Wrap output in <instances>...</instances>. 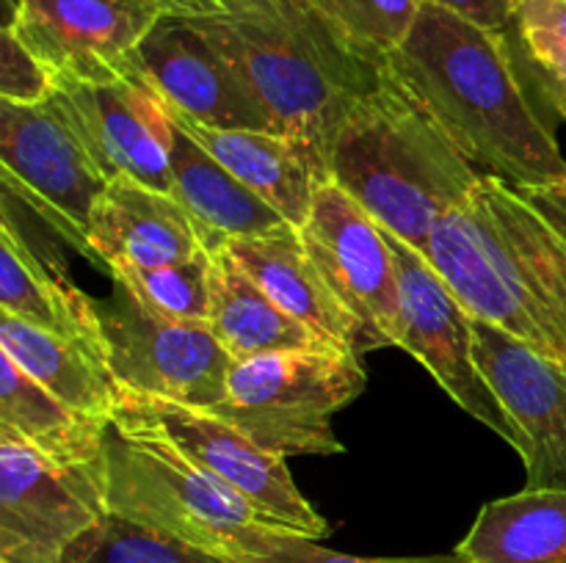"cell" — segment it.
<instances>
[{"label": "cell", "mask_w": 566, "mask_h": 563, "mask_svg": "<svg viewBox=\"0 0 566 563\" xmlns=\"http://www.w3.org/2000/svg\"><path fill=\"white\" fill-rule=\"evenodd\" d=\"M387 70L484 174L542 185L566 180L553 114L503 33L423 3Z\"/></svg>", "instance_id": "cell-1"}, {"label": "cell", "mask_w": 566, "mask_h": 563, "mask_svg": "<svg viewBox=\"0 0 566 563\" xmlns=\"http://www.w3.org/2000/svg\"><path fill=\"white\" fill-rule=\"evenodd\" d=\"M426 257L473 318L566 364V180L481 174L437 221Z\"/></svg>", "instance_id": "cell-2"}, {"label": "cell", "mask_w": 566, "mask_h": 563, "mask_svg": "<svg viewBox=\"0 0 566 563\" xmlns=\"http://www.w3.org/2000/svg\"><path fill=\"white\" fill-rule=\"evenodd\" d=\"M191 22L241 72L276 132L310 141L326 163L348 110L385 81L387 61L359 53L310 0H247Z\"/></svg>", "instance_id": "cell-3"}, {"label": "cell", "mask_w": 566, "mask_h": 563, "mask_svg": "<svg viewBox=\"0 0 566 563\" xmlns=\"http://www.w3.org/2000/svg\"><path fill=\"white\" fill-rule=\"evenodd\" d=\"M329 177L381 230L426 254L437 221L473 191L481 171L387 70L337 130Z\"/></svg>", "instance_id": "cell-4"}, {"label": "cell", "mask_w": 566, "mask_h": 563, "mask_svg": "<svg viewBox=\"0 0 566 563\" xmlns=\"http://www.w3.org/2000/svg\"><path fill=\"white\" fill-rule=\"evenodd\" d=\"M108 513L235 563L271 524L247 500L193 467L175 447L111 423L105 434Z\"/></svg>", "instance_id": "cell-5"}, {"label": "cell", "mask_w": 566, "mask_h": 563, "mask_svg": "<svg viewBox=\"0 0 566 563\" xmlns=\"http://www.w3.org/2000/svg\"><path fill=\"white\" fill-rule=\"evenodd\" d=\"M368 375L348 348H307L235 362L227 395L208 412L274 456H337L332 414L363 395Z\"/></svg>", "instance_id": "cell-6"}, {"label": "cell", "mask_w": 566, "mask_h": 563, "mask_svg": "<svg viewBox=\"0 0 566 563\" xmlns=\"http://www.w3.org/2000/svg\"><path fill=\"white\" fill-rule=\"evenodd\" d=\"M111 423L138 439H158L175 447L193 467L247 500L271 528L315 541L329 535V522L293 484L285 458L260 447L219 414L122 392Z\"/></svg>", "instance_id": "cell-7"}, {"label": "cell", "mask_w": 566, "mask_h": 563, "mask_svg": "<svg viewBox=\"0 0 566 563\" xmlns=\"http://www.w3.org/2000/svg\"><path fill=\"white\" fill-rule=\"evenodd\" d=\"M94 298L108 368L122 392L160 397L193 408L224 401L235 359L227 353L208 320H175L144 307L130 287Z\"/></svg>", "instance_id": "cell-8"}, {"label": "cell", "mask_w": 566, "mask_h": 563, "mask_svg": "<svg viewBox=\"0 0 566 563\" xmlns=\"http://www.w3.org/2000/svg\"><path fill=\"white\" fill-rule=\"evenodd\" d=\"M105 513V464H59L0 431V561L61 563Z\"/></svg>", "instance_id": "cell-9"}, {"label": "cell", "mask_w": 566, "mask_h": 563, "mask_svg": "<svg viewBox=\"0 0 566 563\" xmlns=\"http://www.w3.org/2000/svg\"><path fill=\"white\" fill-rule=\"evenodd\" d=\"M0 174L3 188L86 254L88 219L111 180L50 97L36 105L0 99Z\"/></svg>", "instance_id": "cell-10"}, {"label": "cell", "mask_w": 566, "mask_h": 563, "mask_svg": "<svg viewBox=\"0 0 566 563\" xmlns=\"http://www.w3.org/2000/svg\"><path fill=\"white\" fill-rule=\"evenodd\" d=\"M302 241L337 301L359 326V353L401 342L398 265L387 232L335 182L315 193Z\"/></svg>", "instance_id": "cell-11"}, {"label": "cell", "mask_w": 566, "mask_h": 563, "mask_svg": "<svg viewBox=\"0 0 566 563\" xmlns=\"http://www.w3.org/2000/svg\"><path fill=\"white\" fill-rule=\"evenodd\" d=\"M398 265V293H401V342L437 384L479 423L495 431L520 453L523 439L490 381L479 370L473 353V315L464 309L457 293L446 285L423 252L398 241L387 232Z\"/></svg>", "instance_id": "cell-12"}, {"label": "cell", "mask_w": 566, "mask_h": 563, "mask_svg": "<svg viewBox=\"0 0 566 563\" xmlns=\"http://www.w3.org/2000/svg\"><path fill=\"white\" fill-rule=\"evenodd\" d=\"M164 11L153 0H6V22L61 81H114L136 72V53Z\"/></svg>", "instance_id": "cell-13"}, {"label": "cell", "mask_w": 566, "mask_h": 563, "mask_svg": "<svg viewBox=\"0 0 566 563\" xmlns=\"http://www.w3.org/2000/svg\"><path fill=\"white\" fill-rule=\"evenodd\" d=\"M50 103L108 180L130 177L155 191L175 193V125L142 70L99 83L61 81L55 83Z\"/></svg>", "instance_id": "cell-14"}, {"label": "cell", "mask_w": 566, "mask_h": 563, "mask_svg": "<svg viewBox=\"0 0 566 563\" xmlns=\"http://www.w3.org/2000/svg\"><path fill=\"white\" fill-rule=\"evenodd\" d=\"M473 353L520 431L525 489H566V364L479 318H473Z\"/></svg>", "instance_id": "cell-15"}, {"label": "cell", "mask_w": 566, "mask_h": 563, "mask_svg": "<svg viewBox=\"0 0 566 563\" xmlns=\"http://www.w3.org/2000/svg\"><path fill=\"white\" fill-rule=\"evenodd\" d=\"M136 66L166 108L188 119L227 130L276 132L241 72L186 17H160L138 47Z\"/></svg>", "instance_id": "cell-16"}, {"label": "cell", "mask_w": 566, "mask_h": 563, "mask_svg": "<svg viewBox=\"0 0 566 563\" xmlns=\"http://www.w3.org/2000/svg\"><path fill=\"white\" fill-rule=\"evenodd\" d=\"M166 110L175 125L208 149L249 191L269 202L287 224L302 230L313 210L315 193L332 180L329 163L313 144L287 132L210 127L171 108Z\"/></svg>", "instance_id": "cell-17"}, {"label": "cell", "mask_w": 566, "mask_h": 563, "mask_svg": "<svg viewBox=\"0 0 566 563\" xmlns=\"http://www.w3.org/2000/svg\"><path fill=\"white\" fill-rule=\"evenodd\" d=\"M205 252L186 210L171 193L114 177L86 226V254L108 270L155 268Z\"/></svg>", "instance_id": "cell-18"}, {"label": "cell", "mask_w": 566, "mask_h": 563, "mask_svg": "<svg viewBox=\"0 0 566 563\" xmlns=\"http://www.w3.org/2000/svg\"><path fill=\"white\" fill-rule=\"evenodd\" d=\"M227 252L291 318L307 326L329 346L359 353L357 320L329 290L296 226L285 224L265 235L241 237L232 241Z\"/></svg>", "instance_id": "cell-19"}, {"label": "cell", "mask_w": 566, "mask_h": 563, "mask_svg": "<svg viewBox=\"0 0 566 563\" xmlns=\"http://www.w3.org/2000/svg\"><path fill=\"white\" fill-rule=\"evenodd\" d=\"M171 180H175L171 196L182 204L208 254H219L232 241L265 235L287 224L269 202L249 191L180 125H175V138H171Z\"/></svg>", "instance_id": "cell-20"}, {"label": "cell", "mask_w": 566, "mask_h": 563, "mask_svg": "<svg viewBox=\"0 0 566 563\" xmlns=\"http://www.w3.org/2000/svg\"><path fill=\"white\" fill-rule=\"evenodd\" d=\"M0 351L20 370L53 392L59 401L88 417L114 419L119 384L108 368L103 348L44 331L9 312H0Z\"/></svg>", "instance_id": "cell-21"}, {"label": "cell", "mask_w": 566, "mask_h": 563, "mask_svg": "<svg viewBox=\"0 0 566 563\" xmlns=\"http://www.w3.org/2000/svg\"><path fill=\"white\" fill-rule=\"evenodd\" d=\"M108 428V419L66 406L0 351V431H9L59 464L99 467L105 464Z\"/></svg>", "instance_id": "cell-22"}, {"label": "cell", "mask_w": 566, "mask_h": 563, "mask_svg": "<svg viewBox=\"0 0 566 563\" xmlns=\"http://www.w3.org/2000/svg\"><path fill=\"white\" fill-rule=\"evenodd\" d=\"M208 326L235 362L269 353L335 348L276 307L227 248L213 254Z\"/></svg>", "instance_id": "cell-23"}, {"label": "cell", "mask_w": 566, "mask_h": 563, "mask_svg": "<svg viewBox=\"0 0 566 563\" xmlns=\"http://www.w3.org/2000/svg\"><path fill=\"white\" fill-rule=\"evenodd\" d=\"M0 312L105 351L94 298L50 274L44 259L14 230L9 210H3L0 226Z\"/></svg>", "instance_id": "cell-24"}, {"label": "cell", "mask_w": 566, "mask_h": 563, "mask_svg": "<svg viewBox=\"0 0 566 563\" xmlns=\"http://www.w3.org/2000/svg\"><path fill=\"white\" fill-rule=\"evenodd\" d=\"M457 552L473 563H566V489L486 502Z\"/></svg>", "instance_id": "cell-25"}, {"label": "cell", "mask_w": 566, "mask_h": 563, "mask_svg": "<svg viewBox=\"0 0 566 563\" xmlns=\"http://www.w3.org/2000/svg\"><path fill=\"white\" fill-rule=\"evenodd\" d=\"M506 39L542 99L566 119V0H514Z\"/></svg>", "instance_id": "cell-26"}, {"label": "cell", "mask_w": 566, "mask_h": 563, "mask_svg": "<svg viewBox=\"0 0 566 563\" xmlns=\"http://www.w3.org/2000/svg\"><path fill=\"white\" fill-rule=\"evenodd\" d=\"M61 563H224L221 557L186 544L171 535L155 533L142 524L105 513L81 535Z\"/></svg>", "instance_id": "cell-27"}, {"label": "cell", "mask_w": 566, "mask_h": 563, "mask_svg": "<svg viewBox=\"0 0 566 563\" xmlns=\"http://www.w3.org/2000/svg\"><path fill=\"white\" fill-rule=\"evenodd\" d=\"M111 276L125 282L133 296L153 312L175 320L210 318V276L213 254L199 252L182 263L155 265V268H114Z\"/></svg>", "instance_id": "cell-28"}, {"label": "cell", "mask_w": 566, "mask_h": 563, "mask_svg": "<svg viewBox=\"0 0 566 563\" xmlns=\"http://www.w3.org/2000/svg\"><path fill=\"white\" fill-rule=\"evenodd\" d=\"M359 53L387 61L412 33L423 0H310Z\"/></svg>", "instance_id": "cell-29"}, {"label": "cell", "mask_w": 566, "mask_h": 563, "mask_svg": "<svg viewBox=\"0 0 566 563\" xmlns=\"http://www.w3.org/2000/svg\"><path fill=\"white\" fill-rule=\"evenodd\" d=\"M235 563H473L462 552L429 557H359L326 550L302 533L282 528H265L254 544Z\"/></svg>", "instance_id": "cell-30"}, {"label": "cell", "mask_w": 566, "mask_h": 563, "mask_svg": "<svg viewBox=\"0 0 566 563\" xmlns=\"http://www.w3.org/2000/svg\"><path fill=\"white\" fill-rule=\"evenodd\" d=\"M55 81L42 61L20 42L9 25L0 33V99L20 105H36L53 94Z\"/></svg>", "instance_id": "cell-31"}, {"label": "cell", "mask_w": 566, "mask_h": 563, "mask_svg": "<svg viewBox=\"0 0 566 563\" xmlns=\"http://www.w3.org/2000/svg\"><path fill=\"white\" fill-rule=\"evenodd\" d=\"M423 3L442 6V9L475 22V25L503 33V36H506L509 28H512L514 0H423Z\"/></svg>", "instance_id": "cell-32"}, {"label": "cell", "mask_w": 566, "mask_h": 563, "mask_svg": "<svg viewBox=\"0 0 566 563\" xmlns=\"http://www.w3.org/2000/svg\"><path fill=\"white\" fill-rule=\"evenodd\" d=\"M164 14L169 17H210L221 14V11H230L235 6L247 3V0H153Z\"/></svg>", "instance_id": "cell-33"}, {"label": "cell", "mask_w": 566, "mask_h": 563, "mask_svg": "<svg viewBox=\"0 0 566 563\" xmlns=\"http://www.w3.org/2000/svg\"><path fill=\"white\" fill-rule=\"evenodd\" d=\"M0 563H6V561H0Z\"/></svg>", "instance_id": "cell-34"}]
</instances>
